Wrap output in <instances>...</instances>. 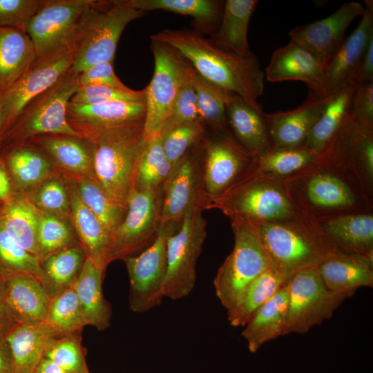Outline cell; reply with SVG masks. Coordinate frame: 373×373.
Masks as SVG:
<instances>
[{
    "instance_id": "cell-60",
    "label": "cell",
    "mask_w": 373,
    "mask_h": 373,
    "mask_svg": "<svg viewBox=\"0 0 373 373\" xmlns=\"http://www.w3.org/2000/svg\"><path fill=\"white\" fill-rule=\"evenodd\" d=\"M1 149V111H0V154Z\"/></svg>"
},
{
    "instance_id": "cell-28",
    "label": "cell",
    "mask_w": 373,
    "mask_h": 373,
    "mask_svg": "<svg viewBox=\"0 0 373 373\" xmlns=\"http://www.w3.org/2000/svg\"><path fill=\"white\" fill-rule=\"evenodd\" d=\"M288 301L287 283L261 306L244 326L241 335L251 353H256L265 343L283 336Z\"/></svg>"
},
{
    "instance_id": "cell-18",
    "label": "cell",
    "mask_w": 373,
    "mask_h": 373,
    "mask_svg": "<svg viewBox=\"0 0 373 373\" xmlns=\"http://www.w3.org/2000/svg\"><path fill=\"white\" fill-rule=\"evenodd\" d=\"M363 10L359 2L344 3L327 17L291 29V41L308 50L325 68L343 43L347 28Z\"/></svg>"
},
{
    "instance_id": "cell-6",
    "label": "cell",
    "mask_w": 373,
    "mask_h": 373,
    "mask_svg": "<svg viewBox=\"0 0 373 373\" xmlns=\"http://www.w3.org/2000/svg\"><path fill=\"white\" fill-rule=\"evenodd\" d=\"M289 301L283 336L305 334L330 319L355 292L334 291L323 283L316 267L294 274L288 283Z\"/></svg>"
},
{
    "instance_id": "cell-47",
    "label": "cell",
    "mask_w": 373,
    "mask_h": 373,
    "mask_svg": "<svg viewBox=\"0 0 373 373\" xmlns=\"http://www.w3.org/2000/svg\"><path fill=\"white\" fill-rule=\"evenodd\" d=\"M25 193L39 211L68 218L70 216L68 186L61 178L50 175Z\"/></svg>"
},
{
    "instance_id": "cell-53",
    "label": "cell",
    "mask_w": 373,
    "mask_h": 373,
    "mask_svg": "<svg viewBox=\"0 0 373 373\" xmlns=\"http://www.w3.org/2000/svg\"><path fill=\"white\" fill-rule=\"evenodd\" d=\"M350 117L362 127L373 128V82L356 85L352 98Z\"/></svg>"
},
{
    "instance_id": "cell-32",
    "label": "cell",
    "mask_w": 373,
    "mask_h": 373,
    "mask_svg": "<svg viewBox=\"0 0 373 373\" xmlns=\"http://www.w3.org/2000/svg\"><path fill=\"white\" fill-rule=\"evenodd\" d=\"M39 213L23 191H15L8 200L0 203L2 226L23 248L36 256Z\"/></svg>"
},
{
    "instance_id": "cell-54",
    "label": "cell",
    "mask_w": 373,
    "mask_h": 373,
    "mask_svg": "<svg viewBox=\"0 0 373 373\" xmlns=\"http://www.w3.org/2000/svg\"><path fill=\"white\" fill-rule=\"evenodd\" d=\"M78 77L79 86H125L115 73L113 61H104L93 64L79 73Z\"/></svg>"
},
{
    "instance_id": "cell-4",
    "label": "cell",
    "mask_w": 373,
    "mask_h": 373,
    "mask_svg": "<svg viewBox=\"0 0 373 373\" xmlns=\"http://www.w3.org/2000/svg\"><path fill=\"white\" fill-rule=\"evenodd\" d=\"M229 218L233 248L213 279L216 295L227 312L238 304L249 284L271 266L253 224L240 217Z\"/></svg>"
},
{
    "instance_id": "cell-41",
    "label": "cell",
    "mask_w": 373,
    "mask_h": 373,
    "mask_svg": "<svg viewBox=\"0 0 373 373\" xmlns=\"http://www.w3.org/2000/svg\"><path fill=\"white\" fill-rule=\"evenodd\" d=\"M172 165L162 148L160 134L149 138L140 159L133 179V188L137 190L158 189L162 187Z\"/></svg>"
},
{
    "instance_id": "cell-9",
    "label": "cell",
    "mask_w": 373,
    "mask_h": 373,
    "mask_svg": "<svg viewBox=\"0 0 373 373\" xmlns=\"http://www.w3.org/2000/svg\"><path fill=\"white\" fill-rule=\"evenodd\" d=\"M202 211L189 212L167 240V269L162 295L172 300L189 296L196 281V265L207 238Z\"/></svg>"
},
{
    "instance_id": "cell-21",
    "label": "cell",
    "mask_w": 373,
    "mask_h": 373,
    "mask_svg": "<svg viewBox=\"0 0 373 373\" xmlns=\"http://www.w3.org/2000/svg\"><path fill=\"white\" fill-rule=\"evenodd\" d=\"M61 336L46 321L16 323L5 336L15 373H35L51 343Z\"/></svg>"
},
{
    "instance_id": "cell-1",
    "label": "cell",
    "mask_w": 373,
    "mask_h": 373,
    "mask_svg": "<svg viewBox=\"0 0 373 373\" xmlns=\"http://www.w3.org/2000/svg\"><path fill=\"white\" fill-rule=\"evenodd\" d=\"M180 52L203 78L262 108L258 99L264 91L265 74L256 56H240L196 32L165 29L151 36Z\"/></svg>"
},
{
    "instance_id": "cell-37",
    "label": "cell",
    "mask_w": 373,
    "mask_h": 373,
    "mask_svg": "<svg viewBox=\"0 0 373 373\" xmlns=\"http://www.w3.org/2000/svg\"><path fill=\"white\" fill-rule=\"evenodd\" d=\"M133 8L146 12L164 10L191 17L207 31L216 32L224 2L213 0H126Z\"/></svg>"
},
{
    "instance_id": "cell-58",
    "label": "cell",
    "mask_w": 373,
    "mask_h": 373,
    "mask_svg": "<svg viewBox=\"0 0 373 373\" xmlns=\"http://www.w3.org/2000/svg\"><path fill=\"white\" fill-rule=\"evenodd\" d=\"M0 373H15L5 341L0 342Z\"/></svg>"
},
{
    "instance_id": "cell-19",
    "label": "cell",
    "mask_w": 373,
    "mask_h": 373,
    "mask_svg": "<svg viewBox=\"0 0 373 373\" xmlns=\"http://www.w3.org/2000/svg\"><path fill=\"white\" fill-rule=\"evenodd\" d=\"M146 100L113 101L94 104L69 102L66 109L70 126L82 137L111 128L144 123Z\"/></svg>"
},
{
    "instance_id": "cell-3",
    "label": "cell",
    "mask_w": 373,
    "mask_h": 373,
    "mask_svg": "<svg viewBox=\"0 0 373 373\" xmlns=\"http://www.w3.org/2000/svg\"><path fill=\"white\" fill-rule=\"evenodd\" d=\"M144 14L131 7L126 0H91L77 26L70 70L79 74L93 64L114 61L124 28Z\"/></svg>"
},
{
    "instance_id": "cell-38",
    "label": "cell",
    "mask_w": 373,
    "mask_h": 373,
    "mask_svg": "<svg viewBox=\"0 0 373 373\" xmlns=\"http://www.w3.org/2000/svg\"><path fill=\"white\" fill-rule=\"evenodd\" d=\"M86 258L83 247L75 245L49 256L41 262L44 285L51 298L73 285Z\"/></svg>"
},
{
    "instance_id": "cell-31",
    "label": "cell",
    "mask_w": 373,
    "mask_h": 373,
    "mask_svg": "<svg viewBox=\"0 0 373 373\" xmlns=\"http://www.w3.org/2000/svg\"><path fill=\"white\" fill-rule=\"evenodd\" d=\"M258 3V0H227L220 25L211 40L238 55H251L247 32L250 19Z\"/></svg>"
},
{
    "instance_id": "cell-27",
    "label": "cell",
    "mask_w": 373,
    "mask_h": 373,
    "mask_svg": "<svg viewBox=\"0 0 373 373\" xmlns=\"http://www.w3.org/2000/svg\"><path fill=\"white\" fill-rule=\"evenodd\" d=\"M70 198V217L82 247L87 257L102 270L109 264L111 238L108 232L80 199L75 182L68 186Z\"/></svg>"
},
{
    "instance_id": "cell-36",
    "label": "cell",
    "mask_w": 373,
    "mask_h": 373,
    "mask_svg": "<svg viewBox=\"0 0 373 373\" xmlns=\"http://www.w3.org/2000/svg\"><path fill=\"white\" fill-rule=\"evenodd\" d=\"M356 84H350L329 97L321 117L308 135L304 146L316 155L322 153L350 114Z\"/></svg>"
},
{
    "instance_id": "cell-15",
    "label": "cell",
    "mask_w": 373,
    "mask_h": 373,
    "mask_svg": "<svg viewBox=\"0 0 373 373\" xmlns=\"http://www.w3.org/2000/svg\"><path fill=\"white\" fill-rule=\"evenodd\" d=\"M255 158L227 130L203 140V178L209 202L217 198L249 173Z\"/></svg>"
},
{
    "instance_id": "cell-22",
    "label": "cell",
    "mask_w": 373,
    "mask_h": 373,
    "mask_svg": "<svg viewBox=\"0 0 373 373\" xmlns=\"http://www.w3.org/2000/svg\"><path fill=\"white\" fill-rule=\"evenodd\" d=\"M226 117L233 137L254 157L274 148L266 113L262 108H255L238 95L229 93Z\"/></svg>"
},
{
    "instance_id": "cell-55",
    "label": "cell",
    "mask_w": 373,
    "mask_h": 373,
    "mask_svg": "<svg viewBox=\"0 0 373 373\" xmlns=\"http://www.w3.org/2000/svg\"><path fill=\"white\" fill-rule=\"evenodd\" d=\"M15 324L6 302L5 280L0 277V342Z\"/></svg>"
},
{
    "instance_id": "cell-16",
    "label": "cell",
    "mask_w": 373,
    "mask_h": 373,
    "mask_svg": "<svg viewBox=\"0 0 373 373\" xmlns=\"http://www.w3.org/2000/svg\"><path fill=\"white\" fill-rule=\"evenodd\" d=\"M90 1L43 0L26 30L37 57L72 44L79 19Z\"/></svg>"
},
{
    "instance_id": "cell-24",
    "label": "cell",
    "mask_w": 373,
    "mask_h": 373,
    "mask_svg": "<svg viewBox=\"0 0 373 373\" xmlns=\"http://www.w3.org/2000/svg\"><path fill=\"white\" fill-rule=\"evenodd\" d=\"M6 302L16 323L46 321L51 296L40 280L19 274L5 280Z\"/></svg>"
},
{
    "instance_id": "cell-25",
    "label": "cell",
    "mask_w": 373,
    "mask_h": 373,
    "mask_svg": "<svg viewBox=\"0 0 373 373\" xmlns=\"http://www.w3.org/2000/svg\"><path fill=\"white\" fill-rule=\"evenodd\" d=\"M323 71V66L308 50L290 41L273 52L264 74L270 82L300 81L307 85L309 90H314Z\"/></svg>"
},
{
    "instance_id": "cell-50",
    "label": "cell",
    "mask_w": 373,
    "mask_h": 373,
    "mask_svg": "<svg viewBox=\"0 0 373 373\" xmlns=\"http://www.w3.org/2000/svg\"><path fill=\"white\" fill-rule=\"evenodd\" d=\"M145 93L124 87L108 86H79L70 99V102L82 104H94L113 101H143Z\"/></svg>"
},
{
    "instance_id": "cell-33",
    "label": "cell",
    "mask_w": 373,
    "mask_h": 373,
    "mask_svg": "<svg viewBox=\"0 0 373 373\" xmlns=\"http://www.w3.org/2000/svg\"><path fill=\"white\" fill-rule=\"evenodd\" d=\"M39 146L63 169L81 176L93 177L92 144L86 139L66 135H43Z\"/></svg>"
},
{
    "instance_id": "cell-39",
    "label": "cell",
    "mask_w": 373,
    "mask_h": 373,
    "mask_svg": "<svg viewBox=\"0 0 373 373\" xmlns=\"http://www.w3.org/2000/svg\"><path fill=\"white\" fill-rule=\"evenodd\" d=\"M75 183L80 199L101 222L111 242L126 209L113 202L93 177L81 176Z\"/></svg>"
},
{
    "instance_id": "cell-46",
    "label": "cell",
    "mask_w": 373,
    "mask_h": 373,
    "mask_svg": "<svg viewBox=\"0 0 373 373\" xmlns=\"http://www.w3.org/2000/svg\"><path fill=\"white\" fill-rule=\"evenodd\" d=\"M318 155L304 145L296 147H274L254 157V166L262 173L283 176L291 174L312 163Z\"/></svg>"
},
{
    "instance_id": "cell-49",
    "label": "cell",
    "mask_w": 373,
    "mask_h": 373,
    "mask_svg": "<svg viewBox=\"0 0 373 373\" xmlns=\"http://www.w3.org/2000/svg\"><path fill=\"white\" fill-rule=\"evenodd\" d=\"M77 334L61 336L48 348L45 358L68 373H88Z\"/></svg>"
},
{
    "instance_id": "cell-44",
    "label": "cell",
    "mask_w": 373,
    "mask_h": 373,
    "mask_svg": "<svg viewBox=\"0 0 373 373\" xmlns=\"http://www.w3.org/2000/svg\"><path fill=\"white\" fill-rule=\"evenodd\" d=\"M74 241L73 229L68 218L39 211L37 248L41 262L49 256L75 245Z\"/></svg>"
},
{
    "instance_id": "cell-8",
    "label": "cell",
    "mask_w": 373,
    "mask_h": 373,
    "mask_svg": "<svg viewBox=\"0 0 373 373\" xmlns=\"http://www.w3.org/2000/svg\"><path fill=\"white\" fill-rule=\"evenodd\" d=\"M250 222L255 227L271 266L291 277L302 269L316 267L337 251L324 238L290 226L277 222Z\"/></svg>"
},
{
    "instance_id": "cell-13",
    "label": "cell",
    "mask_w": 373,
    "mask_h": 373,
    "mask_svg": "<svg viewBox=\"0 0 373 373\" xmlns=\"http://www.w3.org/2000/svg\"><path fill=\"white\" fill-rule=\"evenodd\" d=\"M73 55L71 44L53 53L36 57L18 80L0 94L1 139L25 106L68 72Z\"/></svg>"
},
{
    "instance_id": "cell-12",
    "label": "cell",
    "mask_w": 373,
    "mask_h": 373,
    "mask_svg": "<svg viewBox=\"0 0 373 373\" xmlns=\"http://www.w3.org/2000/svg\"><path fill=\"white\" fill-rule=\"evenodd\" d=\"M204 139L172 166L163 184L161 226L181 222L190 211L209 209L203 178Z\"/></svg>"
},
{
    "instance_id": "cell-29",
    "label": "cell",
    "mask_w": 373,
    "mask_h": 373,
    "mask_svg": "<svg viewBox=\"0 0 373 373\" xmlns=\"http://www.w3.org/2000/svg\"><path fill=\"white\" fill-rule=\"evenodd\" d=\"M104 271L87 257L72 287L77 294L86 325L104 330L110 325L111 309L102 293Z\"/></svg>"
},
{
    "instance_id": "cell-52",
    "label": "cell",
    "mask_w": 373,
    "mask_h": 373,
    "mask_svg": "<svg viewBox=\"0 0 373 373\" xmlns=\"http://www.w3.org/2000/svg\"><path fill=\"white\" fill-rule=\"evenodd\" d=\"M43 0H0V27L26 32Z\"/></svg>"
},
{
    "instance_id": "cell-40",
    "label": "cell",
    "mask_w": 373,
    "mask_h": 373,
    "mask_svg": "<svg viewBox=\"0 0 373 373\" xmlns=\"http://www.w3.org/2000/svg\"><path fill=\"white\" fill-rule=\"evenodd\" d=\"M191 84L195 94L200 121L213 132L227 130L226 102L229 93L207 81L196 71Z\"/></svg>"
},
{
    "instance_id": "cell-14",
    "label": "cell",
    "mask_w": 373,
    "mask_h": 373,
    "mask_svg": "<svg viewBox=\"0 0 373 373\" xmlns=\"http://www.w3.org/2000/svg\"><path fill=\"white\" fill-rule=\"evenodd\" d=\"M211 208L219 209L229 217L238 216L250 221L276 222L293 213L291 204L283 191L259 181L251 171L225 193L211 200Z\"/></svg>"
},
{
    "instance_id": "cell-5",
    "label": "cell",
    "mask_w": 373,
    "mask_h": 373,
    "mask_svg": "<svg viewBox=\"0 0 373 373\" xmlns=\"http://www.w3.org/2000/svg\"><path fill=\"white\" fill-rule=\"evenodd\" d=\"M79 88L78 74L69 70L55 84L25 106L3 135L1 148L5 146L7 149L43 135L82 137L70 126L66 117L68 104Z\"/></svg>"
},
{
    "instance_id": "cell-26",
    "label": "cell",
    "mask_w": 373,
    "mask_h": 373,
    "mask_svg": "<svg viewBox=\"0 0 373 373\" xmlns=\"http://www.w3.org/2000/svg\"><path fill=\"white\" fill-rule=\"evenodd\" d=\"M323 238L337 251L373 256V216L370 214L341 216L323 226Z\"/></svg>"
},
{
    "instance_id": "cell-7",
    "label": "cell",
    "mask_w": 373,
    "mask_h": 373,
    "mask_svg": "<svg viewBox=\"0 0 373 373\" xmlns=\"http://www.w3.org/2000/svg\"><path fill=\"white\" fill-rule=\"evenodd\" d=\"M154 72L144 89L146 112L144 128L147 137L158 133L181 88L191 82L195 70L171 46L151 39Z\"/></svg>"
},
{
    "instance_id": "cell-42",
    "label": "cell",
    "mask_w": 373,
    "mask_h": 373,
    "mask_svg": "<svg viewBox=\"0 0 373 373\" xmlns=\"http://www.w3.org/2000/svg\"><path fill=\"white\" fill-rule=\"evenodd\" d=\"M306 195L314 205L325 209L347 208L356 202L354 193L346 182L329 173L312 177L306 185Z\"/></svg>"
},
{
    "instance_id": "cell-30",
    "label": "cell",
    "mask_w": 373,
    "mask_h": 373,
    "mask_svg": "<svg viewBox=\"0 0 373 373\" xmlns=\"http://www.w3.org/2000/svg\"><path fill=\"white\" fill-rule=\"evenodd\" d=\"M36 57L34 44L26 32L0 27V94L18 80Z\"/></svg>"
},
{
    "instance_id": "cell-17",
    "label": "cell",
    "mask_w": 373,
    "mask_h": 373,
    "mask_svg": "<svg viewBox=\"0 0 373 373\" xmlns=\"http://www.w3.org/2000/svg\"><path fill=\"white\" fill-rule=\"evenodd\" d=\"M373 39V1L365 0L361 20L349 37L325 67L323 76L314 90L318 96L328 97L353 83L366 49Z\"/></svg>"
},
{
    "instance_id": "cell-51",
    "label": "cell",
    "mask_w": 373,
    "mask_h": 373,
    "mask_svg": "<svg viewBox=\"0 0 373 373\" xmlns=\"http://www.w3.org/2000/svg\"><path fill=\"white\" fill-rule=\"evenodd\" d=\"M191 82L185 84L180 90L157 133L162 134L175 127L200 121Z\"/></svg>"
},
{
    "instance_id": "cell-35",
    "label": "cell",
    "mask_w": 373,
    "mask_h": 373,
    "mask_svg": "<svg viewBox=\"0 0 373 373\" xmlns=\"http://www.w3.org/2000/svg\"><path fill=\"white\" fill-rule=\"evenodd\" d=\"M291 277L272 266L260 274L249 284L238 304L227 312L230 325L244 327L256 312L287 284Z\"/></svg>"
},
{
    "instance_id": "cell-2",
    "label": "cell",
    "mask_w": 373,
    "mask_h": 373,
    "mask_svg": "<svg viewBox=\"0 0 373 373\" xmlns=\"http://www.w3.org/2000/svg\"><path fill=\"white\" fill-rule=\"evenodd\" d=\"M144 124L105 130L87 140L93 146L95 180L113 202L125 209L138 162L149 138Z\"/></svg>"
},
{
    "instance_id": "cell-45",
    "label": "cell",
    "mask_w": 373,
    "mask_h": 373,
    "mask_svg": "<svg viewBox=\"0 0 373 373\" xmlns=\"http://www.w3.org/2000/svg\"><path fill=\"white\" fill-rule=\"evenodd\" d=\"M46 322L61 336L77 334L86 325L72 286L52 297Z\"/></svg>"
},
{
    "instance_id": "cell-56",
    "label": "cell",
    "mask_w": 373,
    "mask_h": 373,
    "mask_svg": "<svg viewBox=\"0 0 373 373\" xmlns=\"http://www.w3.org/2000/svg\"><path fill=\"white\" fill-rule=\"evenodd\" d=\"M369 82H373V39L368 44L354 81L356 85Z\"/></svg>"
},
{
    "instance_id": "cell-20",
    "label": "cell",
    "mask_w": 373,
    "mask_h": 373,
    "mask_svg": "<svg viewBox=\"0 0 373 373\" xmlns=\"http://www.w3.org/2000/svg\"><path fill=\"white\" fill-rule=\"evenodd\" d=\"M329 100L309 90L305 102L297 108L274 113H266L273 147L303 146L321 117Z\"/></svg>"
},
{
    "instance_id": "cell-34",
    "label": "cell",
    "mask_w": 373,
    "mask_h": 373,
    "mask_svg": "<svg viewBox=\"0 0 373 373\" xmlns=\"http://www.w3.org/2000/svg\"><path fill=\"white\" fill-rule=\"evenodd\" d=\"M4 160L15 191H27L48 178L52 166L39 151L25 143L6 149Z\"/></svg>"
},
{
    "instance_id": "cell-10",
    "label": "cell",
    "mask_w": 373,
    "mask_h": 373,
    "mask_svg": "<svg viewBox=\"0 0 373 373\" xmlns=\"http://www.w3.org/2000/svg\"><path fill=\"white\" fill-rule=\"evenodd\" d=\"M162 204V187L131 188L124 218L111 239L109 263L137 255L155 241L161 227Z\"/></svg>"
},
{
    "instance_id": "cell-23",
    "label": "cell",
    "mask_w": 373,
    "mask_h": 373,
    "mask_svg": "<svg viewBox=\"0 0 373 373\" xmlns=\"http://www.w3.org/2000/svg\"><path fill=\"white\" fill-rule=\"evenodd\" d=\"M316 269L331 290L356 292L360 287L373 286V256L336 251Z\"/></svg>"
},
{
    "instance_id": "cell-43",
    "label": "cell",
    "mask_w": 373,
    "mask_h": 373,
    "mask_svg": "<svg viewBox=\"0 0 373 373\" xmlns=\"http://www.w3.org/2000/svg\"><path fill=\"white\" fill-rule=\"evenodd\" d=\"M31 274L44 285L40 260L23 248L0 222V277L4 280L19 274Z\"/></svg>"
},
{
    "instance_id": "cell-48",
    "label": "cell",
    "mask_w": 373,
    "mask_h": 373,
    "mask_svg": "<svg viewBox=\"0 0 373 373\" xmlns=\"http://www.w3.org/2000/svg\"><path fill=\"white\" fill-rule=\"evenodd\" d=\"M160 135L164 153L173 166L205 137L206 126L198 121L175 127Z\"/></svg>"
},
{
    "instance_id": "cell-59",
    "label": "cell",
    "mask_w": 373,
    "mask_h": 373,
    "mask_svg": "<svg viewBox=\"0 0 373 373\" xmlns=\"http://www.w3.org/2000/svg\"><path fill=\"white\" fill-rule=\"evenodd\" d=\"M35 373H68L51 360L44 358Z\"/></svg>"
},
{
    "instance_id": "cell-11",
    "label": "cell",
    "mask_w": 373,
    "mask_h": 373,
    "mask_svg": "<svg viewBox=\"0 0 373 373\" xmlns=\"http://www.w3.org/2000/svg\"><path fill=\"white\" fill-rule=\"evenodd\" d=\"M180 224L162 225L156 239L149 247L124 260L129 277V305L132 311L148 312L162 303L167 269V240Z\"/></svg>"
},
{
    "instance_id": "cell-57",
    "label": "cell",
    "mask_w": 373,
    "mask_h": 373,
    "mask_svg": "<svg viewBox=\"0 0 373 373\" xmlns=\"http://www.w3.org/2000/svg\"><path fill=\"white\" fill-rule=\"evenodd\" d=\"M14 192L12 183L4 160L0 156V203L8 200Z\"/></svg>"
},
{
    "instance_id": "cell-61",
    "label": "cell",
    "mask_w": 373,
    "mask_h": 373,
    "mask_svg": "<svg viewBox=\"0 0 373 373\" xmlns=\"http://www.w3.org/2000/svg\"></svg>"
}]
</instances>
